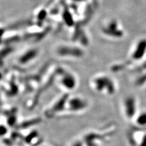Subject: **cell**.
Wrapping results in <instances>:
<instances>
[{"label":"cell","mask_w":146,"mask_h":146,"mask_svg":"<svg viewBox=\"0 0 146 146\" xmlns=\"http://www.w3.org/2000/svg\"><path fill=\"white\" fill-rule=\"evenodd\" d=\"M91 87L95 92L107 96H113L116 93L115 82L110 76L102 74L93 77L90 82Z\"/></svg>","instance_id":"6da1fadb"},{"label":"cell","mask_w":146,"mask_h":146,"mask_svg":"<svg viewBox=\"0 0 146 146\" xmlns=\"http://www.w3.org/2000/svg\"><path fill=\"white\" fill-rule=\"evenodd\" d=\"M57 56L69 59H79L85 55V51L80 46L76 44L62 43L57 45L54 50Z\"/></svg>","instance_id":"7a4b0ae2"},{"label":"cell","mask_w":146,"mask_h":146,"mask_svg":"<svg viewBox=\"0 0 146 146\" xmlns=\"http://www.w3.org/2000/svg\"><path fill=\"white\" fill-rule=\"evenodd\" d=\"M56 73V80L63 90L70 92L76 88L78 80L74 73L62 68H59Z\"/></svg>","instance_id":"3957f363"},{"label":"cell","mask_w":146,"mask_h":146,"mask_svg":"<svg viewBox=\"0 0 146 146\" xmlns=\"http://www.w3.org/2000/svg\"><path fill=\"white\" fill-rule=\"evenodd\" d=\"M89 102L88 100L81 96L70 95L68 98L65 111L70 113H79L83 112L88 108Z\"/></svg>","instance_id":"277c9868"},{"label":"cell","mask_w":146,"mask_h":146,"mask_svg":"<svg viewBox=\"0 0 146 146\" xmlns=\"http://www.w3.org/2000/svg\"><path fill=\"white\" fill-rule=\"evenodd\" d=\"M70 94L65 93L59 97L51 106L49 107L44 111V115L48 118L54 117L59 114L65 112L66 104Z\"/></svg>","instance_id":"5b68a950"},{"label":"cell","mask_w":146,"mask_h":146,"mask_svg":"<svg viewBox=\"0 0 146 146\" xmlns=\"http://www.w3.org/2000/svg\"><path fill=\"white\" fill-rule=\"evenodd\" d=\"M102 34L110 38H119L124 35L123 31L119 27L116 20H111L103 26L101 28Z\"/></svg>","instance_id":"8992f818"},{"label":"cell","mask_w":146,"mask_h":146,"mask_svg":"<svg viewBox=\"0 0 146 146\" xmlns=\"http://www.w3.org/2000/svg\"><path fill=\"white\" fill-rule=\"evenodd\" d=\"M40 54V50L37 48H31L24 51L17 57V63L20 65H27L34 61Z\"/></svg>","instance_id":"52a82bcc"},{"label":"cell","mask_w":146,"mask_h":146,"mask_svg":"<svg viewBox=\"0 0 146 146\" xmlns=\"http://www.w3.org/2000/svg\"><path fill=\"white\" fill-rule=\"evenodd\" d=\"M124 111L126 116L131 119L135 113V100L133 97H127L124 100Z\"/></svg>","instance_id":"ba28073f"},{"label":"cell","mask_w":146,"mask_h":146,"mask_svg":"<svg viewBox=\"0 0 146 146\" xmlns=\"http://www.w3.org/2000/svg\"><path fill=\"white\" fill-rule=\"evenodd\" d=\"M146 50V40H142L139 42V43L137 45V46L135 50L133 52V57L135 60H139L141 57H142L145 53Z\"/></svg>","instance_id":"9c48e42d"},{"label":"cell","mask_w":146,"mask_h":146,"mask_svg":"<svg viewBox=\"0 0 146 146\" xmlns=\"http://www.w3.org/2000/svg\"><path fill=\"white\" fill-rule=\"evenodd\" d=\"M137 122L140 125H144L146 124V114H142L137 119Z\"/></svg>","instance_id":"30bf717a"},{"label":"cell","mask_w":146,"mask_h":146,"mask_svg":"<svg viewBox=\"0 0 146 146\" xmlns=\"http://www.w3.org/2000/svg\"><path fill=\"white\" fill-rule=\"evenodd\" d=\"M8 133V129L7 125H4L1 124V136L3 137L4 136H6Z\"/></svg>","instance_id":"8fae6325"},{"label":"cell","mask_w":146,"mask_h":146,"mask_svg":"<svg viewBox=\"0 0 146 146\" xmlns=\"http://www.w3.org/2000/svg\"><path fill=\"white\" fill-rule=\"evenodd\" d=\"M71 146H84V144L80 141H76L74 143H72Z\"/></svg>","instance_id":"7c38bea8"}]
</instances>
